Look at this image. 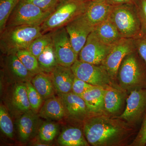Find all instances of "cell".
<instances>
[{"label": "cell", "mask_w": 146, "mask_h": 146, "mask_svg": "<svg viewBox=\"0 0 146 146\" xmlns=\"http://www.w3.org/2000/svg\"><path fill=\"white\" fill-rule=\"evenodd\" d=\"M84 133L89 144L94 146H110L122 141L127 128L118 120L104 116H96L85 120Z\"/></svg>", "instance_id": "6da1fadb"}, {"label": "cell", "mask_w": 146, "mask_h": 146, "mask_svg": "<svg viewBox=\"0 0 146 146\" xmlns=\"http://www.w3.org/2000/svg\"><path fill=\"white\" fill-rule=\"evenodd\" d=\"M43 34L41 26L21 25L6 27L0 37V48L5 55L27 50L32 42Z\"/></svg>", "instance_id": "7a4b0ae2"}, {"label": "cell", "mask_w": 146, "mask_h": 146, "mask_svg": "<svg viewBox=\"0 0 146 146\" xmlns=\"http://www.w3.org/2000/svg\"><path fill=\"white\" fill-rule=\"evenodd\" d=\"M120 86L126 91L146 88V64L136 50L124 58L119 68Z\"/></svg>", "instance_id": "3957f363"}, {"label": "cell", "mask_w": 146, "mask_h": 146, "mask_svg": "<svg viewBox=\"0 0 146 146\" xmlns=\"http://www.w3.org/2000/svg\"><path fill=\"white\" fill-rule=\"evenodd\" d=\"M89 0H59L41 26L43 34L65 27L85 12Z\"/></svg>", "instance_id": "277c9868"}, {"label": "cell", "mask_w": 146, "mask_h": 146, "mask_svg": "<svg viewBox=\"0 0 146 146\" xmlns=\"http://www.w3.org/2000/svg\"><path fill=\"white\" fill-rule=\"evenodd\" d=\"M108 18L122 38L135 39L144 33L136 3L113 6Z\"/></svg>", "instance_id": "5b68a950"}, {"label": "cell", "mask_w": 146, "mask_h": 146, "mask_svg": "<svg viewBox=\"0 0 146 146\" xmlns=\"http://www.w3.org/2000/svg\"><path fill=\"white\" fill-rule=\"evenodd\" d=\"M51 13L31 3L19 0L9 18L6 27L21 25L41 26Z\"/></svg>", "instance_id": "8992f818"}, {"label": "cell", "mask_w": 146, "mask_h": 146, "mask_svg": "<svg viewBox=\"0 0 146 146\" xmlns=\"http://www.w3.org/2000/svg\"><path fill=\"white\" fill-rule=\"evenodd\" d=\"M76 77L95 86H111L112 79L102 65H96L77 59L71 67Z\"/></svg>", "instance_id": "52a82bcc"}, {"label": "cell", "mask_w": 146, "mask_h": 146, "mask_svg": "<svg viewBox=\"0 0 146 146\" xmlns=\"http://www.w3.org/2000/svg\"><path fill=\"white\" fill-rule=\"evenodd\" d=\"M58 65L71 68L78 59L65 27L50 32Z\"/></svg>", "instance_id": "ba28073f"}, {"label": "cell", "mask_w": 146, "mask_h": 146, "mask_svg": "<svg viewBox=\"0 0 146 146\" xmlns=\"http://www.w3.org/2000/svg\"><path fill=\"white\" fill-rule=\"evenodd\" d=\"M136 50L133 39L123 38L113 45L109 54L101 65L112 80L117 76L118 70L123 59Z\"/></svg>", "instance_id": "9c48e42d"}, {"label": "cell", "mask_w": 146, "mask_h": 146, "mask_svg": "<svg viewBox=\"0 0 146 146\" xmlns=\"http://www.w3.org/2000/svg\"><path fill=\"white\" fill-rule=\"evenodd\" d=\"M112 46L102 42L93 31L79 53V60L94 65H101L112 49Z\"/></svg>", "instance_id": "30bf717a"}, {"label": "cell", "mask_w": 146, "mask_h": 146, "mask_svg": "<svg viewBox=\"0 0 146 146\" xmlns=\"http://www.w3.org/2000/svg\"><path fill=\"white\" fill-rule=\"evenodd\" d=\"M65 28L73 48L78 55L94 27L83 14L68 23Z\"/></svg>", "instance_id": "8fae6325"}, {"label": "cell", "mask_w": 146, "mask_h": 146, "mask_svg": "<svg viewBox=\"0 0 146 146\" xmlns=\"http://www.w3.org/2000/svg\"><path fill=\"white\" fill-rule=\"evenodd\" d=\"M126 102L125 109L120 118L129 123L138 121L146 110V88L131 91Z\"/></svg>", "instance_id": "7c38bea8"}, {"label": "cell", "mask_w": 146, "mask_h": 146, "mask_svg": "<svg viewBox=\"0 0 146 146\" xmlns=\"http://www.w3.org/2000/svg\"><path fill=\"white\" fill-rule=\"evenodd\" d=\"M65 107L66 116L78 121H85L90 117L91 112L81 97L71 92L58 94Z\"/></svg>", "instance_id": "4fadbf2b"}, {"label": "cell", "mask_w": 146, "mask_h": 146, "mask_svg": "<svg viewBox=\"0 0 146 146\" xmlns=\"http://www.w3.org/2000/svg\"><path fill=\"white\" fill-rule=\"evenodd\" d=\"M113 7L106 0H89L84 14L94 28L108 19Z\"/></svg>", "instance_id": "5bb4252c"}, {"label": "cell", "mask_w": 146, "mask_h": 146, "mask_svg": "<svg viewBox=\"0 0 146 146\" xmlns=\"http://www.w3.org/2000/svg\"><path fill=\"white\" fill-rule=\"evenodd\" d=\"M50 76L58 94H66L72 91L75 76L71 68L58 65Z\"/></svg>", "instance_id": "9a60e30c"}, {"label": "cell", "mask_w": 146, "mask_h": 146, "mask_svg": "<svg viewBox=\"0 0 146 146\" xmlns=\"http://www.w3.org/2000/svg\"><path fill=\"white\" fill-rule=\"evenodd\" d=\"M39 114L32 110L24 112L17 122V129L21 141L26 142L31 139L39 128Z\"/></svg>", "instance_id": "2e32d148"}, {"label": "cell", "mask_w": 146, "mask_h": 146, "mask_svg": "<svg viewBox=\"0 0 146 146\" xmlns=\"http://www.w3.org/2000/svg\"><path fill=\"white\" fill-rule=\"evenodd\" d=\"M4 67L9 75L19 82L31 81L35 75L24 66L16 54L5 55Z\"/></svg>", "instance_id": "e0dca14e"}, {"label": "cell", "mask_w": 146, "mask_h": 146, "mask_svg": "<svg viewBox=\"0 0 146 146\" xmlns=\"http://www.w3.org/2000/svg\"><path fill=\"white\" fill-rule=\"evenodd\" d=\"M39 117L58 121L66 116L65 107L59 97L52 96L45 100L39 111Z\"/></svg>", "instance_id": "ac0fdd59"}, {"label": "cell", "mask_w": 146, "mask_h": 146, "mask_svg": "<svg viewBox=\"0 0 146 146\" xmlns=\"http://www.w3.org/2000/svg\"><path fill=\"white\" fill-rule=\"evenodd\" d=\"M105 87L95 86L82 96L91 114H100L105 110Z\"/></svg>", "instance_id": "d6986e66"}, {"label": "cell", "mask_w": 146, "mask_h": 146, "mask_svg": "<svg viewBox=\"0 0 146 146\" xmlns=\"http://www.w3.org/2000/svg\"><path fill=\"white\" fill-rule=\"evenodd\" d=\"M93 31L102 42L109 46H113L123 38L109 18L94 27Z\"/></svg>", "instance_id": "ffe728a7"}, {"label": "cell", "mask_w": 146, "mask_h": 146, "mask_svg": "<svg viewBox=\"0 0 146 146\" xmlns=\"http://www.w3.org/2000/svg\"><path fill=\"white\" fill-rule=\"evenodd\" d=\"M58 143L64 146H89L82 130L75 127L65 128L58 138Z\"/></svg>", "instance_id": "44dd1931"}, {"label": "cell", "mask_w": 146, "mask_h": 146, "mask_svg": "<svg viewBox=\"0 0 146 146\" xmlns=\"http://www.w3.org/2000/svg\"><path fill=\"white\" fill-rule=\"evenodd\" d=\"M105 89V110L110 114H116L122 107L124 95L121 91L111 86H106Z\"/></svg>", "instance_id": "7402d4cb"}, {"label": "cell", "mask_w": 146, "mask_h": 146, "mask_svg": "<svg viewBox=\"0 0 146 146\" xmlns=\"http://www.w3.org/2000/svg\"><path fill=\"white\" fill-rule=\"evenodd\" d=\"M48 74L44 72L36 74L31 81L44 100L53 96L55 91L50 76Z\"/></svg>", "instance_id": "603a6c76"}, {"label": "cell", "mask_w": 146, "mask_h": 146, "mask_svg": "<svg viewBox=\"0 0 146 146\" xmlns=\"http://www.w3.org/2000/svg\"><path fill=\"white\" fill-rule=\"evenodd\" d=\"M11 103L17 110L23 113L31 110L25 82H18L15 84L12 91Z\"/></svg>", "instance_id": "cb8c5ba5"}, {"label": "cell", "mask_w": 146, "mask_h": 146, "mask_svg": "<svg viewBox=\"0 0 146 146\" xmlns=\"http://www.w3.org/2000/svg\"><path fill=\"white\" fill-rule=\"evenodd\" d=\"M37 60L41 70L47 74H50L58 65L52 42L39 55Z\"/></svg>", "instance_id": "d4e9b609"}, {"label": "cell", "mask_w": 146, "mask_h": 146, "mask_svg": "<svg viewBox=\"0 0 146 146\" xmlns=\"http://www.w3.org/2000/svg\"><path fill=\"white\" fill-rule=\"evenodd\" d=\"M24 66L33 74L43 72L39 68L37 58L28 50L18 51L16 54Z\"/></svg>", "instance_id": "484cf974"}, {"label": "cell", "mask_w": 146, "mask_h": 146, "mask_svg": "<svg viewBox=\"0 0 146 146\" xmlns=\"http://www.w3.org/2000/svg\"><path fill=\"white\" fill-rule=\"evenodd\" d=\"M59 127L56 123L46 121L43 123L38 129L39 139L44 143L52 141L57 136Z\"/></svg>", "instance_id": "4316f807"}, {"label": "cell", "mask_w": 146, "mask_h": 146, "mask_svg": "<svg viewBox=\"0 0 146 146\" xmlns=\"http://www.w3.org/2000/svg\"><path fill=\"white\" fill-rule=\"evenodd\" d=\"M19 0H0V33L5 28L13 9Z\"/></svg>", "instance_id": "83f0119b"}, {"label": "cell", "mask_w": 146, "mask_h": 146, "mask_svg": "<svg viewBox=\"0 0 146 146\" xmlns=\"http://www.w3.org/2000/svg\"><path fill=\"white\" fill-rule=\"evenodd\" d=\"M52 42L51 33L50 32L42 34L35 39L27 50L37 58L45 48Z\"/></svg>", "instance_id": "f1b7e54d"}, {"label": "cell", "mask_w": 146, "mask_h": 146, "mask_svg": "<svg viewBox=\"0 0 146 146\" xmlns=\"http://www.w3.org/2000/svg\"><path fill=\"white\" fill-rule=\"evenodd\" d=\"M0 127L3 133L8 138L14 135V127L12 120L7 110L3 105L0 106Z\"/></svg>", "instance_id": "f546056e"}, {"label": "cell", "mask_w": 146, "mask_h": 146, "mask_svg": "<svg viewBox=\"0 0 146 146\" xmlns=\"http://www.w3.org/2000/svg\"><path fill=\"white\" fill-rule=\"evenodd\" d=\"M25 83L27 87L28 97L31 109L33 111L37 113L42 107L44 100L39 92L36 91L31 81L26 82Z\"/></svg>", "instance_id": "4dcf8cb0"}, {"label": "cell", "mask_w": 146, "mask_h": 146, "mask_svg": "<svg viewBox=\"0 0 146 146\" xmlns=\"http://www.w3.org/2000/svg\"><path fill=\"white\" fill-rule=\"evenodd\" d=\"M95 86L78 78L75 77L72 87V92L81 97L86 91Z\"/></svg>", "instance_id": "1f68e13d"}, {"label": "cell", "mask_w": 146, "mask_h": 146, "mask_svg": "<svg viewBox=\"0 0 146 146\" xmlns=\"http://www.w3.org/2000/svg\"><path fill=\"white\" fill-rule=\"evenodd\" d=\"M34 5L42 10L51 13L59 0H23Z\"/></svg>", "instance_id": "d6a6232c"}, {"label": "cell", "mask_w": 146, "mask_h": 146, "mask_svg": "<svg viewBox=\"0 0 146 146\" xmlns=\"http://www.w3.org/2000/svg\"><path fill=\"white\" fill-rule=\"evenodd\" d=\"M135 3L143 31L146 33V0H137Z\"/></svg>", "instance_id": "836d02e7"}, {"label": "cell", "mask_w": 146, "mask_h": 146, "mask_svg": "<svg viewBox=\"0 0 146 146\" xmlns=\"http://www.w3.org/2000/svg\"><path fill=\"white\" fill-rule=\"evenodd\" d=\"M136 51L146 64V33L134 39Z\"/></svg>", "instance_id": "e575fe53"}, {"label": "cell", "mask_w": 146, "mask_h": 146, "mask_svg": "<svg viewBox=\"0 0 146 146\" xmlns=\"http://www.w3.org/2000/svg\"><path fill=\"white\" fill-rule=\"evenodd\" d=\"M133 145L143 146L146 145V115L144 118L143 123L139 133L135 140L133 141Z\"/></svg>", "instance_id": "d590c367"}, {"label": "cell", "mask_w": 146, "mask_h": 146, "mask_svg": "<svg viewBox=\"0 0 146 146\" xmlns=\"http://www.w3.org/2000/svg\"><path fill=\"white\" fill-rule=\"evenodd\" d=\"M137 0H106V2L112 6L126 4L135 3Z\"/></svg>", "instance_id": "8d00e7d4"}]
</instances>
